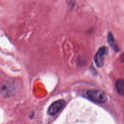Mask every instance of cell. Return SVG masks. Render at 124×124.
Returning <instances> with one entry per match:
<instances>
[{
	"label": "cell",
	"mask_w": 124,
	"mask_h": 124,
	"mask_svg": "<svg viewBox=\"0 0 124 124\" xmlns=\"http://www.w3.org/2000/svg\"><path fill=\"white\" fill-rule=\"evenodd\" d=\"M87 95L90 100L99 104H104L107 100V97L104 92L99 90H90Z\"/></svg>",
	"instance_id": "6da1fadb"
},
{
	"label": "cell",
	"mask_w": 124,
	"mask_h": 124,
	"mask_svg": "<svg viewBox=\"0 0 124 124\" xmlns=\"http://www.w3.org/2000/svg\"><path fill=\"white\" fill-rule=\"evenodd\" d=\"M108 49L107 47H102L98 50V52L94 56V61L95 64L98 67H102L104 64V56L107 54Z\"/></svg>",
	"instance_id": "7a4b0ae2"
},
{
	"label": "cell",
	"mask_w": 124,
	"mask_h": 124,
	"mask_svg": "<svg viewBox=\"0 0 124 124\" xmlns=\"http://www.w3.org/2000/svg\"><path fill=\"white\" fill-rule=\"evenodd\" d=\"M65 104L66 102L64 100H58L57 101L54 102L49 107L47 113L50 116L55 115L59 111H60L61 109H62V108L65 106Z\"/></svg>",
	"instance_id": "3957f363"
},
{
	"label": "cell",
	"mask_w": 124,
	"mask_h": 124,
	"mask_svg": "<svg viewBox=\"0 0 124 124\" xmlns=\"http://www.w3.org/2000/svg\"><path fill=\"white\" fill-rule=\"evenodd\" d=\"M116 88L119 94L123 96L124 94V81L123 79H119L116 82Z\"/></svg>",
	"instance_id": "277c9868"
},
{
	"label": "cell",
	"mask_w": 124,
	"mask_h": 124,
	"mask_svg": "<svg viewBox=\"0 0 124 124\" xmlns=\"http://www.w3.org/2000/svg\"><path fill=\"white\" fill-rule=\"evenodd\" d=\"M108 44L110 45V46H111L115 50L119 51L118 47L116 46L115 39H114L113 36V35L111 34V32H109L108 35Z\"/></svg>",
	"instance_id": "5b68a950"
}]
</instances>
